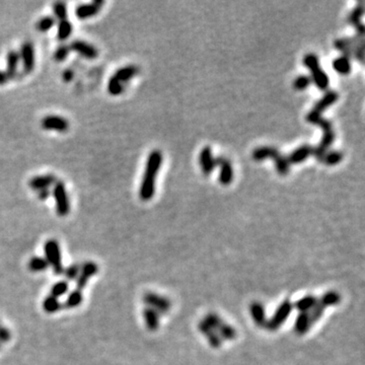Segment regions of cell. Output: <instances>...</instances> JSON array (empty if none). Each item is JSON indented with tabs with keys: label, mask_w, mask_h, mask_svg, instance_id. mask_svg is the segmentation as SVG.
Here are the masks:
<instances>
[{
	"label": "cell",
	"mask_w": 365,
	"mask_h": 365,
	"mask_svg": "<svg viewBox=\"0 0 365 365\" xmlns=\"http://www.w3.org/2000/svg\"><path fill=\"white\" fill-rule=\"evenodd\" d=\"M74 77V72L71 69H65L62 73V79L66 82H70Z\"/></svg>",
	"instance_id": "cell-34"
},
{
	"label": "cell",
	"mask_w": 365,
	"mask_h": 365,
	"mask_svg": "<svg viewBox=\"0 0 365 365\" xmlns=\"http://www.w3.org/2000/svg\"><path fill=\"white\" fill-rule=\"evenodd\" d=\"M199 164H200L202 173L206 175L211 174L216 165L220 167L219 182L221 185L227 186L234 180V170L229 160L223 157L214 158L212 149L209 146H205L201 150L199 156Z\"/></svg>",
	"instance_id": "cell-2"
},
{
	"label": "cell",
	"mask_w": 365,
	"mask_h": 365,
	"mask_svg": "<svg viewBox=\"0 0 365 365\" xmlns=\"http://www.w3.org/2000/svg\"><path fill=\"white\" fill-rule=\"evenodd\" d=\"M162 159V153L158 149L149 153L139 189V197L142 201H149L156 194L157 176L161 167Z\"/></svg>",
	"instance_id": "cell-1"
},
{
	"label": "cell",
	"mask_w": 365,
	"mask_h": 365,
	"mask_svg": "<svg viewBox=\"0 0 365 365\" xmlns=\"http://www.w3.org/2000/svg\"><path fill=\"white\" fill-rule=\"evenodd\" d=\"M55 25H56V18H55L53 16H46L40 18L37 21L36 28L39 32H45L50 31Z\"/></svg>",
	"instance_id": "cell-25"
},
{
	"label": "cell",
	"mask_w": 365,
	"mask_h": 365,
	"mask_svg": "<svg viewBox=\"0 0 365 365\" xmlns=\"http://www.w3.org/2000/svg\"><path fill=\"white\" fill-rule=\"evenodd\" d=\"M82 301H83L82 291L79 290V289H75L68 294L65 302L62 304V307H64L66 309L75 308V307L79 306L82 303Z\"/></svg>",
	"instance_id": "cell-18"
},
{
	"label": "cell",
	"mask_w": 365,
	"mask_h": 365,
	"mask_svg": "<svg viewBox=\"0 0 365 365\" xmlns=\"http://www.w3.org/2000/svg\"><path fill=\"white\" fill-rule=\"evenodd\" d=\"M143 316H144V319L146 322L147 328L151 331L157 330L159 327V317L157 312L154 311L152 308H146L144 313H143Z\"/></svg>",
	"instance_id": "cell-24"
},
{
	"label": "cell",
	"mask_w": 365,
	"mask_h": 365,
	"mask_svg": "<svg viewBox=\"0 0 365 365\" xmlns=\"http://www.w3.org/2000/svg\"><path fill=\"white\" fill-rule=\"evenodd\" d=\"M70 47L69 45H61L59 46L54 52V59L57 62H63L68 57L70 53Z\"/></svg>",
	"instance_id": "cell-31"
},
{
	"label": "cell",
	"mask_w": 365,
	"mask_h": 365,
	"mask_svg": "<svg viewBox=\"0 0 365 365\" xmlns=\"http://www.w3.org/2000/svg\"><path fill=\"white\" fill-rule=\"evenodd\" d=\"M72 25L68 19L60 20L58 24V32H57V38L59 41H66L71 34H72Z\"/></svg>",
	"instance_id": "cell-21"
},
{
	"label": "cell",
	"mask_w": 365,
	"mask_h": 365,
	"mask_svg": "<svg viewBox=\"0 0 365 365\" xmlns=\"http://www.w3.org/2000/svg\"><path fill=\"white\" fill-rule=\"evenodd\" d=\"M19 57L20 61L23 63L24 70L27 73L32 72L35 69L36 64V57H35V49L34 45L31 42H25L20 47Z\"/></svg>",
	"instance_id": "cell-10"
},
{
	"label": "cell",
	"mask_w": 365,
	"mask_h": 365,
	"mask_svg": "<svg viewBox=\"0 0 365 365\" xmlns=\"http://www.w3.org/2000/svg\"><path fill=\"white\" fill-rule=\"evenodd\" d=\"M69 47L71 51H74L77 54L81 55L82 57L86 59L94 60L98 56L97 49L95 46H93L92 44L87 43L83 40H74L73 42H71Z\"/></svg>",
	"instance_id": "cell-12"
},
{
	"label": "cell",
	"mask_w": 365,
	"mask_h": 365,
	"mask_svg": "<svg viewBox=\"0 0 365 365\" xmlns=\"http://www.w3.org/2000/svg\"><path fill=\"white\" fill-rule=\"evenodd\" d=\"M253 159L260 161L266 159H271L274 160L276 170L281 175H285L289 173V165L285 161V156L281 154L277 149L272 146L258 147L253 152Z\"/></svg>",
	"instance_id": "cell-4"
},
{
	"label": "cell",
	"mask_w": 365,
	"mask_h": 365,
	"mask_svg": "<svg viewBox=\"0 0 365 365\" xmlns=\"http://www.w3.org/2000/svg\"><path fill=\"white\" fill-rule=\"evenodd\" d=\"M351 59L342 55V56L336 58L333 61V68L335 71H337L339 74L347 75L351 71Z\"/></svg>",
	"instance_id": "cell-19"
},
{
	"label": "cell",
	"mask_w": 365,
	"mask_h": 365,
	"mask_svg": "<svg viewBox=\"0 0 365 365\" xmlns=\"http://www.w3.org/2000/svg\"><path fill=\"white\" fill-rule=\"evenodd\" d=\"M52 194L55 199V205H56L58 215L62 217L68 215L70 212V201L65 184L62 181L57 180L54 184Z\"/></svg>",
	"instance_id": "cell-7"
},
{
	"label": "cell",
	"mask_w": 365,
	"mask_h": 365,
	"mask_svg": "<svg viewBox=\"0 0 365 365\" xmlns=\"http://www.w3.org/2000/svg\"><path fill=\"white\" fill-rule=\"evenodd\" d=\"M309 157H314L317 159L320 163H322V157L317 148V146H312V145H302L296 148L294 151H292L289 156L285 157V161L286 163L289 165L290 164H296V163H302L307 158Z\"/></svg>",
	"instance_id": "cell-8"
},
{
	"label": "cell",
	"mask_w": 365,
	"mask_h": 365,
	"mask_svg": "<svg viewBox=\"0 0 365 365\" xmlns=\"http://www.w3.org/2000/svg\"><path fill=\"white\" fill-rule=\"evenodd\" d=\"M80 267H81V265L73 264V265H70L68 268L64 269L63 274L65 276V278L68 281H73L77 279V277H79L80 273Z\"/></svg>",
	"instance_id": "cell-29"
},
{
	"label": "cell",
	"mask_w": 365,
	"mask_h": 365,
	"mask_svg": "<svg viewBox=\"0 0 365 365\" xmlns=\"http://www.w3.org/2000/svg\"><path fill=\"white\" fill-rule=\"evenodd\" d=\"M98 272V266L95 262H85L81 265L79 276L76 279V289L81 290L87 284V281L92 278L94 275Z\"/></svg>",
	"instance_id": "cell-13"
},
{
	"label": "cell",
	"mask_w": 365,
	"mask_h": 365,
	"mask_svg": "<svg viewBox=\"0 0 365 365\" xmlns=\"http://www.w3.org/2000/svg\"><path fill=\"white\" fill-rule=\"evenodd\" d=\"M0 348H1V343H0Z\"/></svg>",
	"instance_id": "cell-37"
},
{
	"label": "cell",
	"mask_w": 365,
	"mask_h": 365,
	"mask_svg": "<svg viewBox=\"0 0 365 365\" xmlns=\"http://www.w3.org/2000/svg\"><path fill=\"white\" fill-rule=\"evenodd\" d=\"M105 4L104 1L102 0H95V1L91 3H84L80 4L76 7L75 9V15L77 18L79 19H86L93 17L94 16L97 15Z\"/></svg>",
	"instance_id": "cell-14"
},
{
	"label": "cell",
	"mask_w": 365,
	"mask_h": 365,
	"mask_svg": "<svg viewBox=\"0 0 365 365\" xmlns=\"http://www.w3.org/2000/svg\"><path fill=\"white\" fill-rule=\"evenodd\" d=\"M43 307H44V311H45L46 313L54 314L60 311V309L62 308V304L58 301V298L49 295L45 298V301H44Z\"/></svg>",
	"instance_id": "cell-22"
},
{
	"label": "cell",
	"mask_w": 365,
	"mask_h": 365,
	"mask_svg": "<svg viewBox=\"0 0 365 365\" xmlns=\"http://www.w3.org/2000/svg\"><path fill=\"white\" fill-rule=\"evenodd\" d=\"M49 268V264L45 258L34 257L29 262V269L32 272H42Z\"/></svg>",
	"instance_id": "cell-23"
},
{
	"label": "cell",
	"mask_w": 365,
	"mask_h": 365,
	"mask_svg": "<svg viewBox=\"0 0 365 365\" xmlns=\"http://www.w3.org/2000/svg\"><path fill=\"white\" fill-rule=\"evenodd\" d=\"M125 87H126L125 84L121 83L120 81L116 80L114 77L111 76V79H109V82H108L107 90L111 95L116 96V95H120L121 94H123L125 91Z\"/></svg>",
	"instance_id": "cell-26"
},
{
	"label": "cell",
	"mask_w": 365,
	"mask_h": 365,
	"mask_svg": "<svg viewBox=\"0 0 365 365\" xmlns=\"http://www.w3.org/2000/svg\"><path fill=\"white\" fill-rule=\"evenodd\" d=\"M311 83H312L311 76L301 75V76H298L297 79L294 80L293 87L297 91H304L309 85H311Z\"/></svg>",
	"instance_id": "cell-30"
},
{
	"label": "cell",
	"mask_w": 365,
	"mask_h": 365,
	"mask_svg": "<svg viewBox=\"0 0 365 365\" xmlns=\"http://www.w3.org/2000/svg\"><path fill=\"white\" fill-rule=\"evenodd\" d=\"M45 251V259L47 260L49 266L52 267L54 273L56 275H61L64 272V268L61 261V251L59 243L56 239H49L44 246Z\"/></svg>",
	"instance_id": "cell-6"
},
{
	"label": "cell",
	"mask_w": 365,
	"mask_h": 365,
	"mask_svg": "<svg viewBox=\"0 0 365 365\" xmlns=\"http://www.w3.org/2000/svg\"><path fill=\"white\" fill-rule=\"evenodd\" d=\"M9 80L7 74L5 73V71H1L0 70V85H3L5 83H7Z\"/></svg>",
	"instance_id": "cell-36"
},
{
	"label": "cell",
	"mask_w": 365,
	"mask_h": 365,
	"mask_svg": "<svg viewBox=\"0 0 365 365\" xmlns=\"http://www.w3.org/2000/svg\"><path fill=\"white\" fill-rule=\"evenodd\" d=\"M144 302L146 303H148L150 306H152L156 311V309H159V311H165L168 307V302L164 301L163 298L156 295V294H152V293H148L144 296Z\"/></svg>",
	"instance_id": "cell-20"
},
{
	"label": "cell",
	"mask_w": 365,
	"mask_h": 365,
	"mask_svg": "<svg viewBox=\"0 0 365 365\" xmlns=\"http://www.w3.org/2000/svg\"><path fill=\"white\" fill-rule=\"evenodd\" d=\"M56 181H57V178L52 174L36 175L29 181V187L32 190L40 192L43 190L49 189L50 187L54 186Z\"/></svg>",
	"instance_id": "cell-15"
},
{
	"label": "cell",
	"mask_w": 365,
	"mask_h": 365,
	"mask_svg": "<svg viewBox=\"0 0 365 365\" xmlns=\"http://www.w3.org/2000/svg\"><path fill=\"white\" fill-rule=\"evenodd\" d=\"M50 196H51V192L49 189L38 192V198L40 199V200H46V199H48Z\"/></svg>",
	"instance_id": "cell-35"
},
{
	"label": "cell",
	"mask_w": 365,
	"mask_h": 365,
	"mask_svg": "<svg viewBox=\"0 0 365 365\" xmlns=\"http://www.w3.org/2000/svg\"><path fill=\"white\" fill-rule=\"evenodd\" d=\"M334 46L349 59L354 58L361 64L364 63V37L355 35L349 38L337 39L334 42Z\"/></svg>",
	"instance_id": "cell-3"
},
{
	"label": "cell",
	"mask_w": 365,
	"mask_h": 365,
	"mask_svg": "<svg viewBox=\"0 0 365 365\" xmlns=\"http://www.w3.org/2000/svg\"><path fill=\"white\" fill-rule=\"evenodd\" d=\"M138 72H139V68L137 67V66L134 64H130V65L123 66V67H121L118 70H116V72L112 75V77H114L116 80L120 81L121 83L126 85L129 80H131L135 75L138 74Z\"/></svg>",
	"instance_id": "cell-16"
},
{
	"label": "cell",
	"mask_w": 365,
	"mask_h": 365,
	"mask_svg": "<svg viewBox=\"0 0 365 365\" xmlns=\"http://www.w3.org/2000/svg\"><path fill=\"white\" fill-rule=\"evenodd\" d=\"M364 12H365V1L361 0V1H359L357 5L353 8V10L349 14L348 18H347L348 23L355 28L356 30L355 35L360 36V37H364V32H365L364 25L361 21Z\"/></svg>",
	"instance_id": "cell-11"
},
{
	"label": "cell",
	"mask_w": 365,
	"mask_h": 365,
	"mask_svg": "<svg viewBox=\"0 0 365 365\" xmlns=\"http://www.w3.org/2000/svg\"><path fill=\"white\" fill-rule=\"evenodd\" d=\"M53 13L56 20L67 19V5L64 2H55L53 4Z\"/></svg>",
	"instance_id": "cell-28"
},
{
	"label": "cell",
	"mask_w": 365,
	"mask_h": 365,
	"mask_svg": "<svg viewBox=\"0 0 365 365\" xmlns=\"http://www.w3.org/2000/svg\"><path fill=\"white\" fill-rule=\"evenodd\" d=\"M343 159V154L339 151H328L325 159L326 165H336Z\"/></svg>",
	"instance_id": "cell-32"
},
{
	"label": "cell",
	"mask_w": 365,
	"mask_h": 365,
	"mask_svg": "<svg viewBox=\"0 0 365 365\" xmlns=\"http://www.w3.org/2000/svg\"><path fill=\"white\" fill-rule=\"evenodd\" d=\"M68 289H69V285L67 281H59L52 286L51 295L56 298H59L67 293Z\"/></svg>",
	"instance_id": "cell-27"
},
{
	"label": "cell",
	"mask_w": 365,
	"mask_h": 365,
	"mask_svg": "<svg viewBox=\"0 0 365 365\" xmlns=\"http://www.w3.org/2000/svg\"><path fill=\"white\" fill-rule=\"evenodd\" d=\"M41 126L45 130L56 131L60 132V133H64V132L69 129L70 125L69 121L64 117L57 115H48L42 119Z\"/></svg>",
	"instance_id": "cell-9"
},
{
	"label": "cell",
	"mask_w": 365,
	"mask_h": 365,
	"mask_svg": "<svg viewBox=\"0 0 365 365\" xmlns=\"http://www.w3.org/2000/svg\"><path fill=\"white\" fill-rule=\"evenodd\" d=\"M303 64L312 72V81L320 91H326L329 87V77L319 65L318 58L313 53L306 54L303 58Z\"/></svg>",
	"instance_id": "cell-5"
},
{
	"label": "cell",
	"mask_w": 365,
	"mask_h": 365,
	"mask_svg": "<svg viewBox=\"0 0 365 365\" xmlns=\"http://www.w3.org/2000/svg\"><path fill=\"white\" fill-rule=\"evenodd\" d=\"M20 62L19 53L16 50L9 51L6 55V71L8 79H14L16 74L18 65Z\"/></svg>",
	"instance_id": "cell-17"
},
{
	"label": "cell",
	"mask_w": 365,
	"mask_h": 365,
	"mask_svg": "<svg viewBox=\"0 0 365 365\" xmlns=\"http://www.w3.org/2000/svg\"><path fill=\"white\" fill-rule=\"evenodd\" d=\"M10 339H12V333H10V331L0 325V343L2 344V343L8 342Z\"/></svg>",
	"instance_id": "cell-33"
}]
</instances>
